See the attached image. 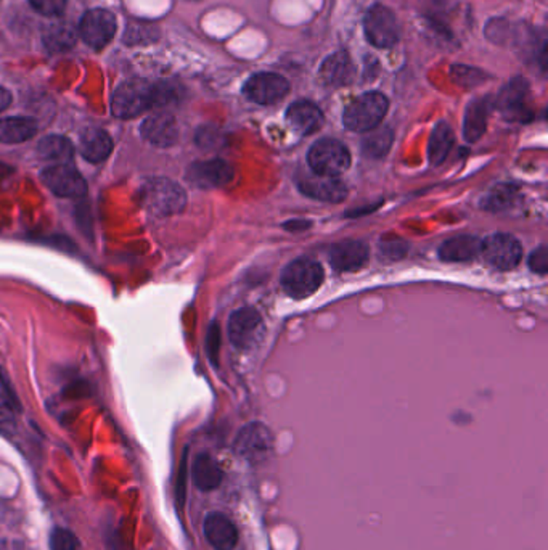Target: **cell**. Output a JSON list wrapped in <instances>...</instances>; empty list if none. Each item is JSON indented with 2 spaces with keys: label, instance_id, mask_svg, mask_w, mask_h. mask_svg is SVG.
<instances>
[{
  "label": "cell",
  "instance_id": "1",
  "mask_svg": "<svg viewBox=\"0 0 548 550\" xmlns=\"http://www.w3.org/2000/svg\"><path fill=\"white\" fill-rule=\"evenodd\" d=\"M140 201L158 217L178 215L187 205L186 190L168 178H149L140 186Z\"/></svg>",
  "mask_w": 548,
  "mask_h": 550
},
{
  "label": "cell",
  "instance_id": "2",
  "mask_svg": "<svg viewBox=\"0 0 548 550\" xmlns=\"http://www.w3.org/2000/svg\"><path fill=\"white\" fill-rule=\"evenodd\" d=\"M157 107V86L142 79H130L114 91L111 110L121 120H130Z\"/></svg>",
  "mask_w": 548,
  "mask_h": 550
},
{
  "label": "cell",
  "instance_id": "3",
  "mask_svg": "<svg viewBox=\"0 0 548 550\" xmlns=\"http://www.w3.org/2000/svg\"><path fill=\"white\" fill-rule=\"evenodd\" d=\"M388 108L389 101L383 93H363L346 107L342 113V122L352 132H369L381 124Z\"/></svg>",
  "mask_w": 548,
  "mask_h": 550
},
{
  "label": "cell",
  "instance_id": "4",
  "mask_svg": "<svg viewBox=\"0 0 548 550\" xmlns=\"http://www.w3.org/2000/svg\"><path fill=\"white\" fill-rule=\"evenodd\" d=\"M322 282L323 269L311 257H298L282 272V286L294 300H303L315 294Z\"/></svg>",
  "mask_w": 548,
  "mask_h": 550
},
{
  "label": "cell",
  "instance_id": "5",
  "mask_svg": "<svg viewBox=\"0 0 548 550\" xmlns=\"http://www.w3.org/2000/svg\"><path fill=\"white\" fill-rule=\"evenodd\" d=\"M307 161L315 174L340 178L351 166L348 147L335 139H321L313 143L307 155Z\"/></svg>",
  "mask_w": 548,
  "mask_h": 550
},
{
  "label": "cell",
  "instance_id": "6",
  "mask_svg": "<svg viewBox=\"0 0 548 550\" xmlns=\"http://www.w3.org/2000/svg\"><path fill=\"white\" fill-rule=\"evenodd\" d=\"M363 29L367 41L377 49H391L399 43L400 29L398 18L391 8L381 4L371 5L363 20Z\"/></svg>",
  "mask_w": 548,
  "mask_h": 550
},
{
  "label": "cell",
  "instance_id": "7",
  "mask_svg": "<svg viewBox=\"0 0 548 550\" xmlns=\"http://www.w3.org/2000/svg\"><path fill=\"white\" fill-rule=\"evenodd\" d=\"M234 448L240 458L257 464L269 458L274 448V436L264 423H248L236 435Z\"/></svg>",
  "mask_w": 548,
  "mask_h": 550
},
{
  "label": "cell",
  "instance_id": "8",
  "mask_svg": "<svg viewBox=\"0 0 548 550\" xmlns=\"http://www.w3.org/2000/svg\"><path fill=\"white\" fill-rule=\"evenodd\" d=\"M41 179L50 192L62 198H82L87 193V184L81 172L68 163L52 165L41 172Z\"/></svg>",
  "mask_w": 548,
  "mask_h": 550
},
{
  "label": "cell",
  "instance_id": "9",
  "mask_svg": "<svg viewBox=\"0 0 548 550\" xmlns=\"http://www.w3.org/2000/svg\"><path fill=\"white\" fill-rule=\"evenodd\" d=\"M79 34L89 47L100 51L113 41L116 34V18L111 12L103 8L89 10L81 18Z\"/></svg>",
  "mask_w": 548,
  "mask_h": 550
},
{
  "label": "cell",
  "instance_id": "10",
  "mask_svg": "<svg viewBox=\"0 0 548 550\" xmlns=\"http://www.w3.org/2000/svg\"><path fill=\"white\" fill-rule=\"evenodd\" d=\"M290 92V82L277 72H257L245 82L243 93L257 105H272L285 99Z\"/></svg>",
  "mask_w": 548,
  "mask_h": 550
},
{
  "label": "cell",
  "instance_id": "11",
  "mask_svg": "<svg viewBox=\"0 0 548 550\" xmlns=\"http://www.w3.org/2000/svg\"><path fill=\"white\" fill-rule=\"evenodd\" d=\"M481 253L489 265L500 271H510L520 265L523 246L510 234H494L483 242Z\"/></svg>",
  "mask_w": 548,
  "mask_h": 550
},
{
  "label": "cell",
  "instance_id": "12",
  "mask_svg": "<svg viewBox=\"0 0 548 550\" xmlns=\"http://www.w3.org/2000/svg\"><path fill=\"white\" fill-rule=\"evenodd\" d=\"M299 190L313 200L340 203L348 195V187L338 178H328L315 172H299L296 178Z\"/></svg>",
  "mask_w": 548,
  "mask_h": 550
},
{
  "label": "cell",
  "instance_id": "13",
  "mask_svg": "<svg viewBox=\"0 0 548 550\" xmlns=\"http://www.w3.org/2000/svg\"><path fill=\"white\" fill-rule=\"evenodd\" d=\"M497 108L510 121H526L529 111V84L524 78H514L498 95Z\"/></svg>",
  "mask_w": 548,
  "mask_h": 550
},
{
  "label": "cell",
  "instance_id": "14",
  "mask_svg": "<svg viewBox=\"0 0 548 550\" xmlns=\"http://www.w3.org/2000/svg\"><path fill=\"white\" fill-rule=\"evenodd\" d=\"M263 332V319L253 307H242L230 315L228 338L236 348H249L256 343Z\"/></svg>",
  "mask_w": 548,
  "mask_h": 550
},
{
  "label": "cell",
  "instance_id": "15",
  "mask_svg": "<svg viewBox=\"0 0 548 550\" xmlns=\"http://www.w3.org/2000/svg\"><path fill=\"white\" fill-rule=\"evenodd\" d=\"M234 179V169L224 159L197 161L187 169V180L198 188H217Z\"/></svg>",
  "mask_w": 548,
  "mask_h": 550
},
{
  "label": "cell",
  "instance_id": "16",
  "mask_svg": "<svg viewBox=\"0 0 548 550\" xmlns=\"http://www.w3.org/2000/svg\"><path fill=\"white\" fill-rule=\"evenodd\" d=\"M203 533L209 545L216 550H234L238 544V531L227 515L213 512L203 523Z\"/></svg>",
  "mask_w": 548,
  "mask_h": 550
},
{
  "label": "cell",
  "instance_id": "17",
  "mask_svg": "<svg viewBox=\"0 0 548 550\" xmlns=\"http://www.w3.org/2000/svg\"><path fill=\"white\" fill-rule=\"evenodd\" d=\"M140 134L151 145L159 149H168L178 142V121L174 116L168 113L149 116L140 126Z\"/></svg>",
  "mask_w": 548,
  "mask_h": 550
},
{
  "label": "cell",
  "instance_id": "18",
  "mask_svg": "<svg viewBox=\"0 0 548 550\" xmlns=\"http://www.w3.org/2000/svg\"><path fill=\"white\" fill-rule=\"evenodd\" d=\"M369 261V246L359 240H344L333 245L330 250V263L338 272L362 269Z\"/></svg>",
  "mask_w": 548,
  "mask_h": 550
},
{
  "label": "cell",
  "instance_id": "19",
  "mask_svg": "<svg viewBox=\"0 0 548 550\" xmlns=\"http://www.w3.org/2000/svg\"><path fill=\"white\" fill-rule=\"evenodd\" d=\"M286 121L301 136H311L322 128L323 113L312 101H298L288 108Z\"/></svg>",
  "mask_w": 548,
  "mask_h": 550
},
{
  "label": "cell",
  "instance_id": "20",
  "mask_svg": "<svg viewBox=\"0 0 548 550\" xmlns=\"http://www.w3.org/2000/svg\"><path fill=\"white\" fill-rule=\"evenodd\" d=\"M81 157L89 163H101L113 151V140L107 130L100 128H89L79 139Z\"/></svg>",
  "mask_w": 548,
  "mask_h": 550
},
{
  "label": "cell",
  "instance_id": "21",
  "mask_svg": "<svg viewBox=\"0 0 548 550\" xmlns=\"http://www.w3.org/2000/svg\"><path fill=\"white\" fill-rule=\"evenodd\" d=\"M354 64L348 55V52L340 51L325 58L322 63L321 79L323 84L330 87H341L349 84L354 79Z\"/></svg>",
  "mask_w": 548,
  "mask_h": 550
},
{
  "label": "cell",
  "instance_id": "22",
  "mask_svg": "<svg viewBox=\"0 0 548 550\" xmlns=\"http://www.w3.org/2000/svg\"><path fill=\"white\" fill-rule=\"evenodd\" d=\"M481 246L483 240L477 236H454L441 245L439 257L446 263H465L475 259L481 253Z\"/></svg>",
  "mask_w": 548,
  "mask_h": 550
},
{
  "label": "cell",
  "instance_id": "23",
  "mask_svg": "<svg viewBox=\"0 0 548 550\" xmlns=\"http://www.w3.org/2000/svg\"><path fill=\"white\" fill-rule=\"evenodd\" d=\"M192 478L199 491H214L221 487V467L209 454H199L193 462Z\"/></svg>",
  "mask_w": 548,
  "mask_h": 550
},
{
  "label": "cell",
  "instance_id": "24",
  "mask_svg": "<svg viewBox=\"0 0 548 550\" xmlns=\"http://www.w3.org/2000/svg\"><path fill=\"white\" fill-rule=\"evenodd\" d=\"M37 122L28 116H12L0 120V143H23L37 134Z\"/></svg>",
  "mask_w": 548,
  "mask_h": 550
},
{
  "label": "cell",
  "instance_id": "25",
  "mask_svg": "<svg viewBox=\"0 0 548 550\" xmlns=\"http://www.w3.org/2000/svg\"><path fill=\"white\" fill-rule=\"evenodd\" d=\"M487 115H489V103L485 99L471 101L465 111L463 121V136L466 142H477L487 128Z\"/></svg>",
  "mask_w": 548,
  "mask_h": 550
},
{
  "label": "cell",
  "instance_id": "26",
  "mask_svg": "<svg viewBox=\"0 0 548 550\" xmlns=\"http://www.w3.org/2000/svg\"><path fill=\"white\" fill-rule=\"evenodd\" d=\"M39 157L53 165L68 163L74 157V147L72 140L63 136H47L37 145Z\"/></svg>",
  "mask_w": 548,
  "mask_h": 550
},
{
  "label": "cell",
  "instance_id": "27",
  "mask_svg": "<svg viewBox=\"0 0 548 550\" xmlns=\"http://www.w3.org/2000/svg\"><path fill=\"white\" fill-rule=\"evenodd\" d=\"M454 140H456L454 130L448 126L447 122H437L433 129L431 140H429V161H431V165L439 166L444 163V159L447 158L452 147H454Z\"/></svg>",
  "mask_w": 548,
  "mask_h": 550
},
{
  "label": "cell",
  "instance_id": "28",
  "mask_svg": "<svg viewBox=\"0 0 548 550\" xmlns=\"http://www.w3.org/2000/svg\"><path fill=\"white\" fill-rule=\"evenodd\" d=\"M394 134L389 128H375L369 130V134L363 137L362 153L363 157L370 159H381L391 150Z\"/></svg>",
  "mask_w": 548,
  "mask_h": 550
},
{
  "label": "cell",
  "instance_id": "29",
  "mask_svg": "<svg viewBox=\"0 0 548 550\" xmlns=\"http://www.w3.org/2000/svg\"><path fill=\"white\" fill-rule=\"evenodd\" d=\"M520 200V190L514 186L510 184H500L492 188L491 192L486 195L483 201H481V207H485L486 211H492V213H497V211H505Z\"/></svg>",
  "mask_w": 548,
  "mask_h": 550
},
{
  "label": "cell",
  "instance_id": "30",
  "mask_svg": "<svg viewBox=\"0 0 548 550\" xmlns=\"http://www.w3.org/2000/svg\"><path fill=\"white\" fill-rule=\"evenodd\" d=\"M78 41L76 31L64 23H58L47 29L43 43L47 45L50 52H64L70 51L72 45Z\"/></svg>",
  "mask_w": 548,
  "mask_h": 550
},
{
  "label": "cell",
  "instance_id": "31",
  "mask_svg": "<svg viewBox=\"0 0 548 550\" xmlns=\"http://www.w3.org/2000/svg\"><path fill=\"white\" fill-rule=\"evenodd\" d=\"M50 549L52 550H81L78 537L70 529L55 528L50 535Z\"/></svg>",
  "mask_w": 548,
  "mask_h": 550
},
{
  "label": "cell",
  "instance_id": "32",
  "mask_svg": "<svg viewBox=\"0 0 548 550\" xmlns=\"http://www.w3.org/2000/svg\"><path fill=\"white\" fill-rule=\"evenodd\" d=\"M452 76L456 78L458 84L466 87L477 86L486 81L485 72H479L476 68H471V66H465V64H456L452 68Z\"/></svg>",
  "mask_w": 548,
  "mask_h": 550
},
{
  "label": "cell",
  "instance_id": "33",
  "mask_svg": "<svg viewBox=\"0 0 548 550\" xmlns=\"http://www.w3.org/2000/svg\"><path fill=\"white\" fill-rule=\"evenodd\" d=\"M14 404L12 396L0 391V431L8 433L14 429Z\"/></svg>",
  "mask_w": 548,
  "mask_h": 550
},
{
  "label": "cell",
  "instance_id": "34",
  "mask_svg": "<svg viewBox=\"0 0 548 550\" xmlns=\"http://www.w3.org/2000/svg\"><path fill=\"white\" fill-rule=\"evenodd\" d=\"M33 8L45 16H58L63 14L66 0H29Z\"/></svg>",
  "mask_w": 548,
  "mask_h": 550
},
{
  "label": "cell",
  "instance_id": "35",
  "mask_svg": "<svg viewBox=\"0 0 548 550\" xmlns=\"http://www.w3.org/2000/svg\"><path fill=\"white\" fill-rule=\"evenodd\" d=\"M134 26L139 29V33L128 28L126 34H124V43H149V41H155V39H158V37H155L153 28H151L149 24H134Z\"/></svg>",
  "mask_w": 548,
  "mask_h": 550
},
{
  "label": "cell",
  "instance_id": "36",
  "mask_svg": "<svg viewBox=\"0 0 548 550\" xmlns=\"http://www.w3.org/2000/svg\"><path fill=\"white\" fill-rule=\"evenodd\" d=\"M529 267L535 274L545 275L548 272V248L545 245H541L537 250L529 257Z\"/></svg>",
  "mask_w": 548,
  "mask_h": 550
},
{
  "label": "cell",
  "instance_id": "37",
  "mask_svg": "<svg viewBox=\"0 0 548 550\" xmlns=\"http://www.w3.org/2000/svg\"><path fill=\"white\" fill-rule=\"evenodd\" d=\"M380 251L386 259H400L407 253V245L402 240L394 238L380 244Z\"/></svg>",
  "mask_w": 548,
  "mask_h": 550
},
{
  "label": "cell",
  "instance_id": "38",
  "mask_svg": "<svg viewBox=\"0 0 548 550\" xmlns=\"http://www.w3.org/2000/svg\"><path fill=\"white\" fill-rule=\"evenodd\" d=\"M219 340H221V335H219V327L214 323L211 330H209V335H207V351H209V356H211V361H213L214 364L217 362Z\"/></svg>",
  "mask_w": 548,
  "mask_h": 550
},
{
  "label": "cell",
  "instance_id": "39",
  "mask_svg": "<svg viewBox=\"0 0 548 550\" xmlns=\"http://www.w3.org/2000/svg\"><path fill=\"white\" fill-rule=\"evenodd\" d=\"M186 475H187V458L182 460L180 465V477H178V502H184L186 499Z\"/></svg>",
  "mask_w": 548,
  "mask_h": 550
},
{
  "label": "cell",
  "instance_id": "40",
  "mask_svg": "<svg viewBox=\"0 0 548 550\" xmlns=\"http://www.w3.org/2000/svg\"><path fill=\"white\" fill-rule=\"evenodd\" d=\"M12 103V93L8 92L5 87H0V113L5 111Z\"/></svg>",
  "mask_w": 548,
  "mask_h": 550
}]
</instances>
